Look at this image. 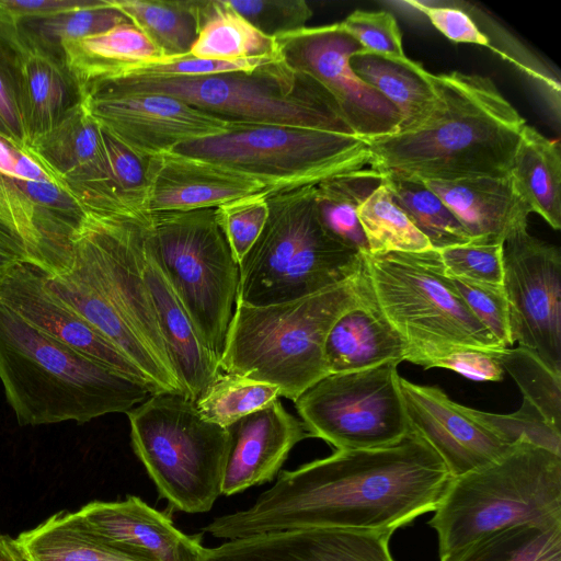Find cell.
<instances>
[{
	"instance_id": "1",
	"label": "cell",
	"mask_w": 561,
	"mask_h": 561,
	"mask_svg": "<svg viewBox=\"0 0 561 561\" xmlns=\"http://www.w3.org/2000/svg\"><path fill=\"white\" fill-rule=\"evenodd\" d=\"M449 479L440 456L411 428L397 444L336 450L283 471L250 507L216 517L203 530L228 540L307 527L392 534L434 512Z\"/></svg>"
},
{
	"instance_id": "2",
	"label": "cell",
	"mask_w": 561,
	"mask_h": 561,
	"mask_svg": "<svg viewBox=\"0 0 561 561\" xmlns=\"http://www.w3.org/2000/svg\"><path fill=\"white\" fill-rule=\"evenodd\" d=\"M436 103L417 126L365 140L369 167L419 180L507 176L526 125L488 77L432 75Z\"/></svg>"
},
{
	"instance_id": "3",
	"label": "cell",
	"mask_w": 561,
	"mask_h": 561,
	"mask_svg": "<svg viewBox=\"0 0 561 561\" xmlns=\"http://www.w3.org/2000/svg\"><path fill=\"white\" fill-rule=\"evenodd\" d=\"M0 379L21 426L127 413L150 389L55 340L0 302Z\"/></svg>"
},
{
	"instance_id": "4",
	"label": "cell",
	"mask_w": 561,
	"mask_h": 561,
	"mask_svg": "<svg viewBox=\"0 0 561 561\" xmlns=\"http://www.w3.org/2000/svg\"><path fill=\"white\" fill-rule=\"evenodd\" d=\"M359 271L296 300L236 302L219 359L221 371L277 386L280 397L295 401L329 375L325 340L334 322L362 301Z\"/></svg>"
},
{
	"instance_id": "5",
	"label": "cell",
	"mask_w": 561,
	"mask_h": 561,
	"mask_svg": "<svg viewBox=\"0 0 561 561\" xmlns=\"http://www.w3.org/2000/svg\"><path fill=\"white\" fill-rule=\"evenodd\" d=\"M362 256L365 293L403 342L404 360L428 369L457 351L505 350L468 308L437 250Z\"/></svg>"
},
{
	"instance_id": "6",
	"label": "cell",
	"mask_w": 561,
	"mask_h": 561,
	"mask_svg": "<svg viewBox=\"0 0 561 561\" xmlns=\"http://www.w3.org/2000/svg\"><path fill=\"white\" fill-rule=\"evenodd\" d=\"M428 524L440 557L504 528L561 524V456L514 443L493 461L450 477Z\"/></svg>"
},
{
	"instance_id": "7",
	"label": "cell",
	"mask_w": 561,
	"mask_h": 561,
	"mask_svg": "<svg viewBox=\"0 0 561 561\" xmlns=\"http://www.w3.org/2000/svg\"><path fill=\"white\" fill-rule=\"evenodd\" d=\"M314 193L316 185H305L266 194L267 218L239 263L236 302L268 306L296 300L359 271L362 252L324 229Z\"/></svg>"
},
{
	"instance_id": "8",
	"label": "cell",
	"mask_w": 561,
	"mask_h": 561,
	"mask_svg": "<svg viewBox=\"0 0 561 561\" xmlns=\"http://www.w3.org/2000/svg\"><path fill=\"white\" fill-rule=\"evenodd\" d=\"M99 89L169 95L234 124L290 126L354 135L331 94L311 77L293 70L283 57L252 71L116 79L87 93Z\"/></svg>"
},
{
	"instance_id": "9",
	"label": "cell",
	"mask_w": 561,
	"mask_h": 561,
	"mask_svg": "<svg viewBox=\"0 0 561 561\" xmlns=\"http://www.w3.org/2000/svg\"><path fill=\"white\" fill-rule=\"evenodd\" d=\"M127 416L134 453L159 494L181 512L210 511L221 494L228 427L205 420L180 393L151 394Z\"/></svg>"
},
{
	"instance_id": "10",
	"label": "cell",
	"mask_w": 561,
	"mask_h": 561,
	"mask_svg": "<svg viewBox=\"0 0 561 561\" xmlns=\"http://www.w3.org/2000/svg\"><path fill=\"white\" fill-rule=\"evenodd\" d=\"M172 151L254 178L265 194L316 185L369 167L370 160L367 144L354 135L252 124H233L225 134Z\"/></svg>"
},
{
	"instance_id": "11",
	"label": "cell",
	"mask_w": 561,
	"mask_h": 561,
	"mask_svg": "<svg viewBox=\"0 0 561 561\" xmlns=\"http://www.w3.org/2000/svg\"><path fill=\"white\" fill-rule=\"evenodd\" d=\"M215 208L153 211L150 222L169 280L202 341L220 359L237 299L239 264Z\"/></svg>"
},
{
	"instance_id": "12",
	"label": "cell",
	"mask_w": 561,
	"mask_h": 561,
	"mask_svg": "<svg viewBox=\"0 0 561 561\" xmlns=\"http://www.w3.org/2000/svg\"><path fill=\"white\" fill-rule=\"evenodd\" d=\"M398 364L330 374L309 387L294 401L309 437L336 450L380 448L402 440L411 426Z\"/></svg>"
},
{
	"instance_id": "13",
	"label": "cell",
	"mask_w": 561,
	"mask_h": 561,
	"mask_svg": "<svg viewBox=\"0 0 561 561\" xmlns=\"http://www.w3.org/2000/svg\"><path fill=\"white\" fill-rule=\"evenodd\" d=\"M503 287L513 344L536 352L561 373V254L527 228L503 242Z\"/></svg>"
},
{
	"instance_id": "14",
	"label": "cell",
	"mask_w": 561,
	"mask_h": 561,
	"mask_svg": "<svg viewBox=\"0 0 561 561\" xmlns=\"http://www.w3.org/2000/svg\"><path fill=\"white\" fill-rule=\"evenodd\" d=\"M284 61L319 82L336 102L353 134L365 140L399 131L397 108L352 70L363 47L339 23L304 27L275 37Z\"/></svg>"
},
{
	"instance_id": "15",
	"label": "cell",
	"mask_w": 561,
	"mask_h": 561,
	"mask_svg": "<svg viewBox=\"0 0 561 561\" xmlns=\"http://www.w3.org/2000/svg\"><path fill=\"white\" fill-rule=\"evenodd\" d=\"M84 209L61 186L0 173V248L50 275L65 273Z\"/></svg>"
},
{
	"instance_id": "16",
	"label": "cell",
	"mask_w": 561,
	"mask_h": 561,
	"mask_svg": "<svg viewBox=\"0 0 561 561\" xmlns=\"http://www.w3.org/2000/svg\"><path fill=\"white\" fill-rule=\"evenodd\" d=\"M82 103L99 126L139 158L229 131L234 123L164 94L93 90Z\"/></svg>"
},
{
	"instance_id": "17",
	"label": "cell",
	"mask_w": 561,
	"mask_h": 561,
	"mask_svg": "<svg viewBox=\"0 0 561 561\" xmlns=\"http://www.w3.org/2000/svg\"><path fill=\"white\" fill-rule=\"evenodd\" d=\"M85 213H125L110 179L102 129L81 102L24 149Z\"/></svg>"
},
{
	"instance_id": "18",
	"label": "cell",
	"mask_w": 561,
	"mask_h": 561,
	"mask_svg": "<svg viewBox=\"0 0 561 561\" xmlns=\"http://www.w3.org/2000/svg\"><path fill=\"white\" fill-rule=\"evenodd\" d=\"M0 302L60 343L149 388L139 368L114 343L46 286L39 266L15 265L0 282Z\"/></svg>"
},
{
	"instance_id": "19",
	"label": "cell",
	"mask_w": 561,
	"mask_h": 561,
	"mask_svg": "<svg viewBox=\"0 0 561 561\" xmlns=\"http://www.w3.org/2000/svg\"><path fill=\"white\" fill-rule=\"evenodd\" d=\"M399 383L411 428L436 450L451 478L493 461L511 447L438 387L401 376Z\"/></svg>"
},
{
	"instance_id": "20",
	"label": "cell",
	"mask_w": 561,
	"mask_h": 561,
	"mask_svg": "<svg viewBox=\"0 0 561 561\" xmlns=\"http://www.w3.org/2000/svg\"><path fill=\"white\" fill-rule=\"evenodd\" d=\"M390 536L336 527L286 529L205 548L202 561H394Z\"/></svg>"
},
{
	"instance_id": "21",
	"label": "cell",
	"mask_w": 561,
	"mask_h": 561,
	"mask_svg": "<svg viewBox=\"0 0 561 561\" xmlns=\"http://www.w3.org/2000/svg\"><path fill=\"white\" fill-rule=\"evenodd\" d=\"M137 252L171 362L185 397L196 401L221 373L220 364L202 341L168 278L152 234L150 213L141 219Z\"/></svg>"
},
{
	"instance_id": "22",
	"label": "cell",
	"mask_w": 561,
	"mask_h": 561,
	"mask_svg": "<svg viewBox=\"0 0 561 561\" xmlns=\"http://www.w3.org/2000/svg\"><path fill=\"white\" fill-rule=\"evenodd\" d=\"M77 514L107 546L135 561H202L199 537L185 535L138 496L94 501Z\"/></svg>"
},
{
	"instance_id": "23",
	"label": "cell",
	"mask_w": 561,
	"mask_h": 561,
	"mask_svg": "<svg viewBox=\"0 0 561 561\" xmlns=\"http://www.w3.org/2000/svg\"><path fill=\"white\" fill-rule=\"evenodd\" d=\"M147 176L149 213L215 208L266 191L244 173L175 151L148 158Z\"/></svg>"
},
{
	"instance_id": "24",
	"label": "cell",
	"mask_w": 561,
	"mask_h": 561,
	"mask_svg": "<svg viewBox=\"0 0 561 561\" xmlns=\"http://www.w3.org/2000/svg\"><path fill=\"white\" fill-rule=\"evenodd\" d=\"M228 430L230 447L221 481V494L227 496L273 481L293 447L309 437L302 421L278 399Z\"/></svg>"
},
{
	"instance_id": "25",
	"label": "cell",
	"mask_w": 561,
	"mask_h": 561,
	"mask_svg": "<svg viewBox=\"0 0 561 561\" xmlns=\"http://www.w3.org/2000/svg\"><path fill=\"white\" fill-rule=\"evenodd\" d=\"M7 43L13 53L16 103L27 146L82 99L61 57L37 44L21 25Z\"/></svg>"
},
{
	"instance_id": "26",
	"label": "cell",
	"mask_w": 561,
	"mask_h": 561,
	"mask_svg": "<svg viewBox=\"0 0 561 561\" xmlns=\"http://www.w3.org/2000/svg\"><path fill=\"white\" fill-rule=\"evenodd\" d=\"M421 181L451 210L471 242L503 243L513 231L527 228L530 209L510 175Z\"/></svg>"
},
{
	"instance_id": "27",
	"label": "cell",
	"mask_w": 561,
	"mask_h": 561,
	"mask_svg": "<svg viewBox=\"0 0 561 561\" xmlns=\"http://www.w3.org/2000/svg\"><path fill=\"white\" fill-rule=\"evenodd\" d=\"M362 296V301L344 312L328 333L324 358L329 375L405 359L403 342L371 305L363 283Z\"/></svg>"
},
{
	"instance_id": "28",
	"label": "cell",
	"mask_w": 561,
	"mask_h": 561,
	"mask_svg": "<svg viewBox=\"0 0 561 561\" xmlns=\"http://www.w3.org/2000/svg\"><path fill=\"white\" fill-rule=\"evenodd\" d=\"M60 57L82 99L92 88L116 80L131 68L163 56L129 22L100 34L64 42Z\"/></svg>"
},
{
	"instance_id": "29",
	"label": "cell",
	"mask_w": 561,
	"mask_h": 561,
	"mask_svg": "<svg viewBox=\"0 0 561 561\" xmlns=\"http://www.w3.org/2000/svg\"><path fill=\"white\" fill-rule=\"evenodd\" d=\"M352 70L386 98L399 112V130L421 124L433 111L436 93L431 72L411 59L391 58L364 50L350 58Z\"/></svg>"
},
{
	"instance_id": "30",
	"label": "cell",
	"mask_w": 561,
	"mask_h": 561,
	"mask_svg": "<svg viewBox=\"0 0 561 561\" xmlns=\"http://www.w3.org/2000/svg\"><path fill=\"white\" fill-rule=\"evenodd\" d=\"M510 176L517 195L554 230L561 228V149L527 124L513 159Z\"/></svg>"
},
{
	"instance_id": "31",
	"label": "cell",
	"mask_w": 561,
	"mask_h": 561,
	"mask_svg": "<svg viewBox=\"0 0 561 561\" xmlns=\"http://www.w3.org/2000/svg\"><path fill=\"white\" fill-rule=\"evenodd\" d=\"M190 54L211 60L280 55L275 37L256 30L225 0L198 1V34Z\"/></svg>"
},
{
	"instance_id": "32",
	"label": "cell",
	"mask_w": 561,
	"mask_h": 561,
	"mask_svg": "<svg viewBox=\"0 0 561 561\" xmlns=\"http://www.w3.org/2000/svg\"><path fill=\"white\" fill-rule=\"evenodd\" d=\"M15 541L28 561H135L107 546L77 512H59Z\"/></svg>"
},
{
	"instance_id": "33",
	"label": "cell",
	"mask_w": 561,
	"mask_h": 561,
	"mask_svg": "<svg viewBox=\"0 0 561 561\" xmlns=\"http://www.w3.org/2000/svg\"><path fill=\"white\" fill-rule=\"evenodd\" d=\"M382 175L370 167L316 184L314 201L324 229L339 241L367 253V242L358 221L362 203L381 183Z\"/></svg>"
},
{
	"instance_id": "34",
	"label": "cell",
	"mask_w": 561,
	"mask_h": 561,
	"mask_svg": "<svg viewBox=\"0 0 561 561\" xmlns=\"http://www.w3.org/2000/svg\"><path fill=\"white\" fill-rule=\"evenodd\" d=\"M163 57L190 54L198 34V1L107 0Z\"/></svg>"
},
{
	"instance_id": "35",
	"label": "cell",
	"mask_w": 561,
	"mask_h": 561,
	"mask_svg": "<svg viewBox=\"0 0 561 561\" xmlns=\"http://www.w3.org/2000/svg\"><path fill=\"white\" fill-rule=\"evenodd\" d=\"M440 561H561V524L504 528L440 557Z\"/></svg>"
},
{
	"instance_id": "36",
	"label": "cell",
	"mask_w": 561,
	"mask_h": 561,
	"mask_svg": "<svg viewBox=\"0 0 561 561\" xmlns=\"http://www.w3.org/2000/svg\"><path fill=\"white\" fill-rule=\"evenodd\" d=\"M396 204L435 250L466 244L471 238L451 210L421 180L381 174Z\"/></svg>"
},
{
	"instance_id": "37",
	"label": "cell",
	"mask_w": 561,
	"mask_h": 561,
	"mask_svg": "<svg viewBox=\"0 0 561 561\" xmlns=\"http://www.w3.org/2000/svg\"><path fill=\"white\" fill-rule=\"evenodd\" d=\"M357 217L369 254L413 253L433 249L427 238L396 204L382 179L359 206Z\"/></svg>"
},
{
	"instance_id": "38",
	"label": "cell",
	"mask_w": 561,
	"mask_h": 561,
	"mask_svg": "<svg viewBox=\"0 0 561 561\" xmlns=\"http://www.w3.org/2000/svg\"><path fill=\"white\" fill-rule=\"evenodd\" d=\"M494 357L515 380L523 400L561 431V373L548 367L536 352L525 346L505 348Z\"/></svg>"
},
{
	"instance_id": "39",
	"label": "cell",
	"mask_w": 561,
	"mask_h": 561,
	"mask_svg": "<svg viewBox=\"0 0 561 561\" xmlns=\"http://www.w3.org/2000/svg\"><path fill=\"white\" fill-rule=\"evenodd\" d=\"M279 397L277 386L221 371L195 404L205 420L229 427Z\"/></svg>"
},
{
	"instance_id": "40",
	"label": "cell",
	"mask_w": 561,
	"mask_h": 561,
	"mask_svg": "<svg viewBox=\"0 0 561 561\" xmlns=\"http://www.w3.org/2000/svg\"><path fill=\"white\" fill-rule=\"evenodd\" d=\"M123 23H129L128 19L105 0L100 7L26 21L20 25L37 44L60 56V46L64 42L100 34Z\"/></svg>"
},
{
	"instance_id": "41",
	"label": "cell",
	"mask_w": 561,
	"mask_h": 561,
	"mask_svg": "<svg viewBox=\"0 0 561 561\" xmlns=\"http://www.w3.org/2000/svg\"><path fill=\"white\" fill-rule=\"evenodd\" d=\"M467 413L508 445L527 440L561 456V431L549 424L530 403L523 400L511 414H495L465 407Z\"/></svg>"
},
{
	"instance_id": "42",
	"label": "cell",
	"mask_w": 561,
	"mask_h": 561,
	"mask_svg": "<svg viewBox=\"0 0 561 561\" xmlns=\"http://www.w3.org/2000/svg\"><path fill=\"white\" fill-rule=\"evenodd\" d=\"M102 138L111 184L122 207L125 211H148L147 160L133 153L103 129Z\"/></svg>"
},
{
	"instance_id": "43",
	"label": "cell",
	"mask_w": 561,
	"mask_h": 561,
	"mask_svg": "<svg viewBox=\"0 0 561 561\" xmlns=\"http://www.w3.org/2000/svg\"><path fill=\"white\" fill-rule=\"evenodd\" d=\"M216 219L238 262L247 255L262 232L268 207L264 192L244 196L215 208Z\"/></svg>"
},
{
	"instance_id": "44",
	"label": "cell",
	"mask_w": 561,
	"mask_h": 561,
	"mask_svg": "<svg viewBox=\"0 0 561 561\" xmlns=\"http://www.w3.org/2000/svg\"><path fill=\"white\" fill-rule=\"evenodd\" d=\"M279 57L282 55L237 60L201 59L191 54L176 57H160L131 68L118 79L198 77L234 71H252Z\"/></svg>"
},
{
	"instance_id": "45",
	"label": "cell",
	"mask_w": 561,
	"mask_h": 561,
	"mask_svg": "<svg viewBox=\"0 0 561 561\" xmlns=\"http://www.w3.org/2000/svg\"><path fill=\"white\" fill-rule=\"evenodd\" d=\"M437 252L447 274L478 283L503 285V243L469 242Z\"/></svg>"
},
{
	"instance_id": "46",
	"label": "cell",
	"mask_w": 561,
	"mask_h": 561,
	"mask_svg": "<svg viewBox=\"0 0 561 561\" xmlns=\"http://www.w3.org/2000/svg\"><path fill=\"white\" fill-rule=\"evenodd\" d=\"M225 2L270 37L301 30L307 26V22L312 16V10L305 0H225Z\"/></svg>"
},
{
	"instance_id": "47",
	"label": "cell",
	"mask_w": 561,
	"mask_h": 561,
	"mask_svg": "<svg viewBox=\"0 0 561 561\" xmlns=\"http://www.w3.org/2000/svg\"><path fill=\"white\" fill-rule=\"evenodd\" d=\"M447 275L474 317L503 347H512L508 308L503 285L478 283Z\"/></svg>"
},
{
	"instance_id": "48",
	"label": "cell",
	"mask_w": 561,
	"mask_h": 561,
	"mask_svg": "<svg viewBox=\"0 0 561 561\" xmlns=\"http://www.w3.org/2000/svg\"><path fill=\"white\" fill-rule=\"evenodd\" d=\"M339 24L364 51L391 58L405 57L400 28L389 12L356 10Z\"/></svg>"
},
{
	"instance_id": "49",
	"label": "cell",
	"mask_w": 561,
	"mask_h": 561,
	"mask_svg": "<svg viewBox=\"0 0 561 561\" xmlns=\"http://www.w3.org/2000/svg\"><path fill=\"white\" fill-rule=\"evenodd\" d=\"M105 0H0V16L13 24L100 7Z\"/></svg>"
},
{
	"instance_id": "50",
	"label": "cell",
	"mask_w": 561,
	"mask_h": 561,
	"mask_svg": "<svg viewBox=\"0 0 561 561\" xmlns=\"http://www.w3.org/2000/svg\"><path fill=\"white\" fill-rule=\"evenodd\" d=\"M0 121L13 144L24 150L26 141L16 103L13 53L0 38Z\"/></svg>"
},
{
	"instance_id": "51",
	"label": "cell",
	"mask_w": 561,
	"mask_h": 561,
	"mask_svg": "<svg viewBox=\"0 0 561 561\" xmlns=\"http://www.w3.org/2000/svg\"><path fill=\"white\" fill-rule=\"evenodd\" d=\"M414 4L425 13L432 24L450 41L489 46V38L463 11L449 7Z\"/></svg>"
},
{
	"instance_id": "52",
	"label": "cell",
	"mask_w": 561,
	"mask_h": 561,
	"mask_svg": "<svg viewBox=\"0 0 561 561\" xmlns=\"http://www.w3.org/2000/svg\"><path fill=\"white\" fill-rule=\"evenodd\" d=\"M433 367L450 369L476 381H499L504 376L493 355L471 350L454 352L435 360L431 365Z\"/></svg>"
},
{
	"instance_id": "53",
	"label": "cell",
	"mask_w": 561,
	"mask_h": 561,
	"mask_svg": "<svg viewBox=\"0 0 561 561\" xmlns=\"http://www.w3.org/2000/svg\"><path fill=\"white\" fill-rule=\"evenodd\" d=\"M0 173L23 181L57 184L30 154L1 136Z\"/></svg>"
},
{
	"instance_id": "54",
	"label": "cell",
	"mask_w": 561,
	"mask_h": 561,
	"mask_svg": "<svg viewBox=\"0 0 561 561\" xmlns=\"http://www.w3.org/2000/svg\"><path fill=\"white\" fill-rule=\"evenodd\" d=\"M0 561H28L20 547L18 546L15 538L9 536H0Z\"/></svg>"
},
{
	"instance_id": "55",
	"label": "cell",
	"mask_w": 561,
	"mask_h": 561,
	"mask_svg": "<svg viewBox=\"0 0 561 561\" xmlns=\"http://www.w3.org/2000/svg\"><path fill=\"white\" fill-rule=\"evenodd\" d=\"M23 261L12 252L0 248V282L9 274V272Z\"/></svg>"
},
{
	"instance_id": "56",
	"label": "cell",
	"mask_w": 561,
	"mask_h": 561,
	"mask_svg": "<svg viewBox=\"0 0 561 561\" xmlns=\"http://www.w3.org/2000/svg\"><path fill=\"white\" fill-rule=\"evenodd\" d=\"M0 136L5 138L7 140H9L10 142L13 144V141L11 140L8 131L5 130L4 126L2 125L1 121H0ZM14 145V144H13ZM19 148V147H18Z\"/></svg>"
},
{
	"instance_id": "57",
	"label": "cell",
	"mask_w": 561,
	"mask_h": 561,
	"mask_svg": "<svg viewBox=\"0 0 561 561\" xmlns=\"http://www.w3.org/2000/svg\"><path fill=\"white\" fill-rule=\"evenodd\" d=\"M1 536V535H0Z\"/></svg>"
}]
</instances>
